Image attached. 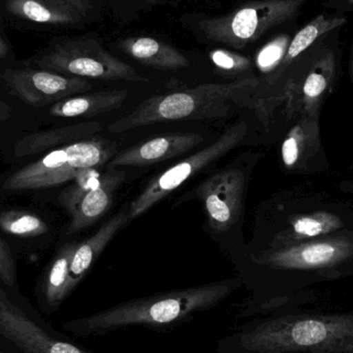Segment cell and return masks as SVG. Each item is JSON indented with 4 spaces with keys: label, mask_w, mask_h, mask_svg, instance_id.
<instances>
[{
    "label": "cell",
    "mask_w": 353,
    "mask_h": 353,
    "mask_svg": "<svg viewBox=\"0 0 353 353\" xmlns=\"http://www.w3.org/2000/svg\"><path fill=\"white\" fill-rule=\"evenodd\" d=\"M251 263L263 275L251 282V294L240 317L299 308L316 300L312 286L353 277V230L273 245L253 255Z\"/></svg>",
    "instance_id": "1"
},
{
    "label": "cell",
    "mask_w": 353,
    "mask_h": 353,
    "mask_svg": "<svg viewBox=\"0 0 353 353\" xmlns=\"http://www.w3.org/2000/svg\"><path fill=\"white\" fill-rule=\"evenodd\" d=\"M216 353H353V310L299 307L253 317L222 337Z\"/></svg>",
    "instance_id": "2"
},
{
    "label": "cell",
    "mask_w": 353,
    "mask_h": 353,
    "mask_svg": "<svg viewBox=\"0 0 353 353\" xmlns=\"http://www.w3.org/2000/svg\"><path fill=\"white\" fill-rule=\"evenodd\" d=\"M241 284L240 279H228L157 292L70 321L66 327L82 337H99L134 327L159 332L171 330L217 308Z\"/></svg>",
    "instance_id": "3"
},
{
    "label": "cell",
    "mask_w": 353,
    "mask_h": 353,
    "mask_svg": "<svg viewBox=\"0 0 353 353\" xmlns=\"http://www.w3.org/2000/svg\"><path fill=\"white\" fill-rule=\"evenodd\" d=\"M259 86L261 80L247 78L155 95L143 101L132 113L110 124L108 130L113 134H121L159 122L223 117L232 112L234 105H263V103H257L252 97Z\"/></svg>",
    "instance_id": "4"
},
{
    "label": "cell",
    "mask_w": 353,
    "mask_h": 353,
    "mask_svg": "<svg viewBox=\"0 0 353 353\" xmlns=\"http://www.w3.org/2000/svg\"><path fill=\"white\" fill-rule=\"evenodd\" d=\"M117 154V146L105 139L79 141L52 151L6 179L8 190H32L58 186L81 174L101 169Z\"/></svg>",
    "instance_id": "5"
},
{
    "label": "cell",
    "mask_w": 353,
    "mask_h": 353,
    "mask_svg": "<svg viewBox=\"0 0 353 353\" xmlns=\"http://www.w3.org/2000/svg\"><path fill=\"white\" fill-rule=\"evenodd\" d=\"M308 0H255L225 14L205 19L199 29L210 41L243 49L274 27L298 17Z\"/></svg>",
    "instance_id": "6"
},
{
    "label": "cell",
    "mask_w": 353,
    "mask_h": 353,
    "mask_svg": "<svg viewBox=\"0 0 353 353\" xmlns=\"http://www.w3.org/2000/svg\"><path fill=\"white\" fill-rule=\"evenodd\" d=\"M43 70L79 78L103 81L146 82L130 64L110 54L99 41L87 37H72L58 41L35 59Z\"/></svg>",
    "instance_id": "7"
},
{
    "label": "cell",
    "mask_w": 353,
    "mask_h": 353,
    "mask_svg": "<svg viewBox=\"0 0 353 353\" xmlns=\"http://www.w3.org/2000/svg\"><path fill=\"white\" fill-rule=\"evenodd\" d=\"M247 130L248 128L244 121L238 122L209 146L155 176L130 205L128 212L130 220L136 219L146 213L191 176L196 175L208 165L238 147L246 137Z\"/></svg>",
    "instance_id": "8"
},
{
    "label": "cell",
    "mask_w": 353,
    "mask_h": 353,
    "mask_svg": "<svg viewBox=\"0 0 353 353\" xmlns=\"http://www.w3.org/2000/svg\"><path fill=\"white\" fill-rule=\"evenodd\" d=\"M1 77L14 95L32 107L56 103L92 88L84 78L51 70H6Z\"/></svg>",
    "instance_id": "9"
},
{
    "label": "cell",
    "mask_w": 353,
    "mask_h": 353,
    "mask_svg": "<svg viewBox=\"0 0 353 353\" xmlns=\"http://www.w3.org/2000/svg\"><path fill=\"white\" fill-rule=\"evenodd\" d=\"M307 211L292 214L273 245L288 244L353 230V205L342 201H313Z\"/></svg>",
    "instance_id": "10"
},
{
    "label": "cell",
    "mask_w": 353,
    "mask_h": 353,
    "mask_svg": "<svg viewBox=\"0 0 353 353\" xmlns=\"http://www.w3.org/2000/svg\"><path fill=\"white\" fill-rule=\"evenodd\" d=\"M244 187V174L234 169L219 172L199 185L196 194L203 199L214 232H226L236 223L242 211Z\"/></svg>",
    "instance_id": "11"
},
{
    "label": "cell",
    "mask_w": 353,
    "mask_h": 353,
    "mask_svg": "<svg viewBox=\"0 0 353 353\" xmlns=\"http://www.w3.org/2000/svg\"><path fill=\"white\" fill-rule=\"evenodd\" d=\"M281 159L286 170L298 174L316 173L329 167L321 141V115L301 114L282 142Z\"/></svg>",
    "instance_id": "12"
},
{
    "label": "cell",
    "mask_w": 353,
    "mask_h": 353,
    "mask_svg": "<svg viewBox=\"0 0 353 353\" xmlns=\"http://www.w3.org/2000/svg\"><path fill=\"white\" fill-rule=\"evenodd\" d=\"M338 76V60L335 51L327 48L319 52L312 60L302 80L290 85L292 95H296L300 114L321 115L323 103L331 94Z\"/></svg>",
    "instance_id": "13"
},
{
    "label": "cell",
    "mask_w": 353,
    "mask_h": 353,
    "mask_svg": "<svg viewBox=\"0 0 353 353\" xmlns=\"http://www.w3.org/2000/svg\"><path fill=\"white\" fill-rule=\"evenodd\" d=\"M203 137L194 132H170L139 143L118 152L110 161V167H138L169 161L199 146Z\"/></svg>",
    "instance_id": "14"
},
{
    "label": "cell",
    "mask_w": 353,
    "mask_h": 353,
    "mask_svg": "<svg viewBox=\"0 0 353 353\" xmlns=\"http://www.w3.org/2000/svg\"><path fill=\"white\" fill-rule=\"evenodd\" d=\"M125 178V172L110 167L101 174L95 184L83 195L70 213L72 222L68 234L88 228L105 215L113 203L114 195Z\"/></svg>",
    "instance_id": "15"
},
{
    "label": "cell",
    "mask_w": 353,
    "mask_h": 353,
    "mask_svg": "<svg viewBox=\"0 0 353 353\" xmlns=\"http://www.w3.org/2000/svg\"><path fill=\"white\" fill-rule=\"evenodd\" d=\"M119 47L140 63L159 70H180L190 66L186 56L176 48L153 37H128L120 41Z\"/></svg>",
    "instance_id": "16"
},
{
    "label": "cell",
    "mask_w": 353,
    "mask_h": 353,
    "mask_svg": "<svg viewBox=\"0 0 353 353\" xmlns=\"http://www.w3.org/2000/svg\"><path fill=\"white\" fill-rule=\"evenodd\" d=\"M6 10L18 18L41 24H77L84 17L62 0H8Z\"/></svg>",
    "instance_id": "17"
},
{
    "label": "cell",
    "mask_w": 353,
    "mask_h": 353,
    "mask_svg": "<svg viewBox=\"0 0 353 353\" xmlns=\"http://www.w3.org/2000/svg\"><path fill=\"white\" fill-rule=\"evenodd\" d=\"M128 220V213L122 211L116 214L88 240L77 246L70 263V274L72 288H76L80 283L105 246Z\"/></svg>",
    "instance_id": "18"
},
{
    "label": "cell",
    "mask_w": 353,
    "mask_h": 353,
    "mask_svg": "<svg viewBox=\"0 0 353 353\" xmlns=\"http://www.w3.org/2000/svg\"><path fill=\"white\" fill-rule=\"evenodd\" d=\"M346 23H347V19L342 17L341 14H329L323 12L315 17L294 35V39H290L281 63L274 72L272 82H276V80H278L288 70V68L307 50L310 49L323 35L343 26Z\"/></svg>",
    "instance_id": "19"
},
{
    "label": "cell",
    "mask_w": 353,
    "mask_h": 353,
    "mask_svg": "<svg viewBox=\"0 0 353 353\" xmlns=\"http://www.w3.org/2000/svg\"><path fill=\"white\" fill-rule=\"evenodd\" d=\"M128 97V90H108L68 97L50 110L58 118H74L108 113L119 109Z\"/></svg>",
    "instance_id": "20"
},
{
    "label": "cell",
    "mask_w": 353,
    "mask_h": 353,
    "mask_svg": "<svg viewBox=\"0 0 353 353\" xmlns=\"http://www.w3.org/2000/svg\"><path fill=\"white\" fill-rule=\"evenodd\" d=\"M101 130V125L99 122H87V123L66 126V128H57L49 132H39L21 141L17 146V154H32V153L51 148L56 145L82 140L86 137L97 134Z\"/></svg>",
    "instance_id": "21"
},
{
    "label": "cell",
    "mask_w": 353,
    "mask_h": 353,
    "mask_svg": "<svg viewBox=\"0 0 353 353\" xmlns=\"http://www.w3.org/2000/svg\"><path fill=\"white\" fill-rule=\"evenodd\" d=\"M78 244H68L58 253L48 275L46 296L51 306H57L72 290L70 263Z\"/></svg>",
    "instance_id": "22"
},
{
    "label": "cell",
    "mask_w": 353,
    "mask_h": 353,
    "mask_svg": "<svg viewBox=\"0 0 353 353\" xmlns=\"http://www.w3.org/2000/svg\"><path fill=\"white\" fill-rule=\"evenodd\" d=\"M0 228L8 234L18 236H37L47 232L45 222L23 212H4L0 214Z\"/></svg>",
    "instance_id": "23"
},
{
    "label": "cell",
    "mask_w": 353,
    "mask_h": 353,
    "mask_svg": "<svg viewBox=\"0 0 353 353\" xmlns=\"http://www.w3.org/2000/svg\"><path fill=\"white\" fill-rule=\"evenodd\" d=\"M99 169L89 170L74 179V185L66 188L59 196L60 203L64 205L68 213H72L83 195L95 184L101 176Z\"/></svg>",
    "instance_id": "24"
},
{
    "label": "cell",
    "mask_w": 353,
    "mask_h": 353,
    "mask_svg": "<svg viewBox=\"0 0 353 353\" xmlns=\"http://www.w3.org/2000/svg\"><path fill=\"white\" fill-rule=\"evenodd\" d=\"M290 37L281 35L268 43L257 54L256 64L263 72H275L281 63L290 45Z\"/></svg>",
    "instance_id": "25"
},
{
    "label": "cell",
    "mask_w": 353,
    "mask_h": 353,
    "mask_svg": "<svg viewBox=\"0 0 353 353\" xmlns=\"http://www.w3.org/2000/svg\"><path fill=\"white\" fill-rule=\"evenodd\" d=\"M209 56L214 65L224 72H244L251 68V61L248 58L228 50H213Z\"/></svg>",
    "instance_id": "26"
},
{
    "label": "cell",
    "mask_w": 353,
    "mask_h": 353,
    "mask_svg": "<svg viewBox=\"0 0 353 353\" xmlns=\"http://www.w3.org/2000/svg\"><path fill=\"white\" fill-rule=\"evenodd\" d=\"M14 263L8 244L0 238V277L8 283H12Z\"/></svg>",
    "instance_id": "27"
},
{
    "label": "cell",
    "mask_w": 353,
    "mask_h": 353,
    "mask_svg": "<svg viewBox=\"0 0 353 353\" xmlns=\"http://www.w3.org/2000/svg\"><path fill=\"white\" fill-rule=\"evenodd\" d=\"M62 1L68 2L70 6H74L84 16L91 8L90 0H62Z\"/></svg>",
    "instance_id": "28"
},
{
    "label": "cell",
    "mask_w": 353,
    "mask_h": 353,
    "mask_svg": "<svg viewBox=\"0 0 353 353\" xmlns=\"http://www.w3.org/2000/svg\"><path fill=\"white\" fill-rule=\"evenodd\" d=\"M329 6L344 10H353V0H329Z\"/></svg>",
    "instance_id": "29"
},
{
    "label": "cell",
    "mask_w": 353,
    "mask_h": 353,
    "mask_svg": "<svg viewBox=\"0 0 353 353\" xmlns=\"http://www.w3.org/2000/svg\"><path fill=\"white\" fill-rule=\"evenodd\" d=\"M339 188L340 190L352 195L353 197V181H342V182L340 183Z\"/></svg>",
    "instance_id": "30"
},
{
    "label": "cell",
    "mask_w": 353,
    "mask_h": 353,
    "mask_svg": "<svg viewBox=\"0 0 353 353\" xmlns=\"http://www.w3.org/2000/svg\"><path fill=\"white\" fill-rule=\"evenodd\" d=\"M8 53V47L4 39L0 35V58L6 57Z\"/></svg>",
    "instance_id": "31"
},
{
    "label": "cell",
    "mask_w": 353,
    "mask_h": 353,
    "mask_svg": "<svg viewBox=\"0 0 353 353\" xmlns=\"http://www.w3.org/2000/svg\"><path fill=\"white\" fill-rule=\"evenodd\" d=\"M350 77H352V83H353V43H352V51H350Z\"/></svg>",
    "instance_id": "32"
},
{
    "label": "cell",
    "mask_w": 353,
    "mask_h": 353,
    "mask_svg": "<svg viewBox=\"0 0 353 353\" xmlns=\"http://www.w3.org/2000/svg\"><path fill=\"white\" fill-rule=\"evenodd\" d=\"M151 1H161V0H151Z\"/></svg>",
    "instance_id": "33"
}]
</instances>
